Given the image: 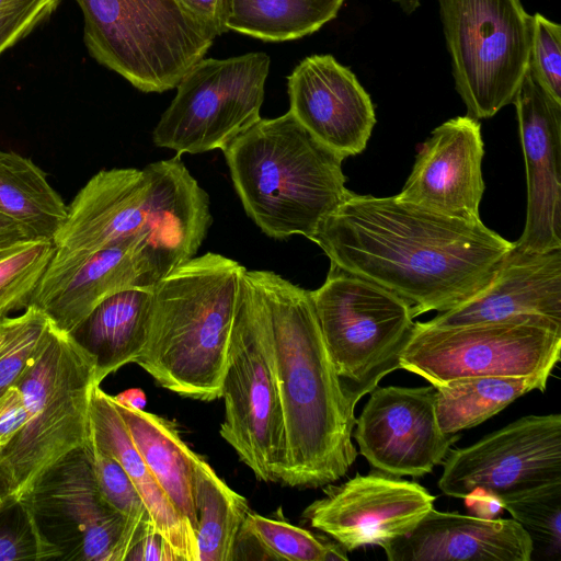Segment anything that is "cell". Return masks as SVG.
Instances as JSON below:
<instances>
[{
    "label": "cell",
    "mask_w": 561,
    "mask_h": 561,
    "mask_svg": "<svg viewBox=\"0 0 561 561\" xmlns=\"http://www.w3.org/2000/svg\"><path fill=\"white\" fill-rule=\"evenodd\" d=\"M353 437L374 470L396 477H423L442 463L460 438L438 425L433 385L376 387L369 392Z\"/></svg>",
    "instance_id": "obj_16"
},
{
    "label": "cell",
    "mask_w": 561,
    "mask_h": 561,
    "mask_svg": "<svg viewBox=\"0 0 561 561\" xmlns=\"http://www.w3.org/2000/svg\"><path fill=\"white\" fill-rule=\"evenodd\" d=\"M90 434L103 451L116 459L138 491L153 524L179 561H198L191 524L182 517L136 449L112 396L94 386L90 397Z\"/></svg>",
    "instance_id": "obj_23"
},
{
    "label": "cell",
    "mask_w": 561,
    "mask_h": 561,
    "mask_svg": "<svg viewBox=\"0 0 561 561\" xmlns=\"http://www.w3.org/2000/svg\"><path fill=\"white\" fill-rule=\"evenodd\" d=\"M112 400L139 455L195 533L194 468L197 454L183 442L173 421L125 405L113 396Z\"/></svg>",
    "instance_id": "obj_25"
},
{
    "label": "cell",
    "mask_w": 561,
    "mask_h": 561,
    "mask_svg": "<svg viewBox=\"0 0 561 561\" xmlns=\"http://www.w3.org/2000/svg\"><path fill=\"white\" fill-rule=\"evenodd\" d=\"M227 0H178V2L216 38L227 33L226 27Z\"/></svg>",
    "instance_id": "obj_39"
},
{
    "label": "cell",
    "mask_w": 561,
    "mask_h": 561,
    "mask_svg": "<svg viewBox=\"0 0 561 561\" xmlns=\"http://www.w3.org/2000/svg\"><path fill=\"white\" fill-rule=\"evenodd\" d=\"M344 0H227L226 27L265 42L312 34L333 20Z\"/></svg>",
    "instance_id": "obj_28"
},
{
    "label": "cell",
    "mask_w": 561,
    "mask_h": 561,
    "mask_svg": "<svg viewBox=\"0 0 561 561\" xmlns=\"http://www.w3.org/2000/svg\"><path fill=\"white\" fill-rule=\"evenodd\" d=\"M66 207L43 169L20 153L0 150V209L37 237L53 239Z\"/></svg>",
    "instance_id": "obj_29"
},
{
    "label": "cell",
    "mask_w": 561,
    "mask_h": 561,
    "mask_svg": "<svg viewBox=\"0 0 561 561\" xmlns=\"http://www.w3.org/2000/svg\"><path fill=\"white\" fill-rule=\"evenodd\" d=\"M456 90L468 116L513 103L529 65L533 16L520 0H438Z\"/></svg>",
    "instance_id": "obj_11"
},
{
    "label": "cell",
    "mask_w": 561,
    "mask_h": 561,
    "mask_svg": "<svg viewBox=\"0 0 561 561\" xmlns=\"http://www.w3.org/2000/svg\"><path fill=\"white\" fill-rule=\"evenodd\" d=\"M125 561H179L164 538L154 529L141 537L128 551Z\"/></svg>",
    "instance_id": "obj_40"
},
{
    "label": "cell",
    "mask_w": 561,
    "mask_h": 561,
    "mask_svg": "<svg viewBox=\"0 0 561 561\" xmlns=\"http://www.w3.org/2000/svg\"><path fill=\"white\" fill-rule=\"evenodd\" d=\"M23 500L59 560L125 561L133 546L154 529L129 523L107 504L85 445L50 467Z\"/></svg>",
    "instance_id": "obj_13"
},
{
    "label": "cell",
    "mask_w": 561,
    "mask_h": 561,
    "mask_svg": "<svg viewBox=\"0 0 561 561\" xmlns=\"http://www.w3.org/2000/svg\"><path fill=\"white\" fill-rule=\"evenodd\" d=\"M113 398L125 405L140 410H144L147 403L145 392L138 388L125 390L116 396H113Z\"/></svg>",
    "instance_id": "obj_42"
},
{
    "label": "cell",
    "mask_w": 561,
    "mask_h": 561,
    "mask_svg": "<svg viewBox=\"0 0 561 561\" xmlns=\"http://www.w3.org/2000/svg\"><path fill=\"white\" fill-rule=\"evenodd\" d=\"M528 68L538 85L561 103V26L536 13Z\"/></svg>",
    "instance_id": "obj_36"
},
{
    "label": "cell",
    "mask_w": 561,
    "mask_h": 561,
    "mask_svg": "<svg viewBox=\"0 0 561 561\" xmlns=\"http://www.w3.org/2000/svg\"><path fill=\"white\" fill-rule=\"evenodd\" d=\"M95 368L70 333L54 323L15 386L24 396L27 420L0 448V493L23 500L56 462L85 445Z\"/></svg>",
    "instance_id": "obj_6"
},
{
    "label": "cell",
    "mask_w": 561,
    "mask_h": 561,
    "mask_svg": "<svg viewBox=\"0 0 561 561\" xmlns=\"http://www.w3.org/2000/svg\"><path fill=\"white\" fill-rule=\"evenodd\" d=\"M154 289L131 287L117 291L88 316L71 334L92 358L99 385L141 355L151 328Z\"/></svg>",
    "instance_id": "obj_24"
},
{
    "label": "cell",
    "mask_w": 561,
    "mask_h": 561,
    "mask_svg": "<svg viewBox=\"0 0 561 561\" xmlns=\"http://www.w3.org/2000/svg\"><path fill=\"white\" fill-rule=\"evenodd\" d=\"M147 241L133 237L69 259L51 256L28 306L72 334L111 295L131 287L154 289Z\"/></svg>",
    "instance_id": "obj_17"
},
{
    "label": "cell",
    "mask_w": 561,
    "mask_h": 561,
    "mask_svg": "<svg viewBox=\"0 0 561 561\" xmlns=\"http://www.w3.org/2000/svg\"><path fill=\"white\" fill-rule=\"evenodd\" d=\"M27 416L24 396L14 385L0 396V448L18 434Z\"/></svg>",
    "instance_id": "obj_38"
},
{
    "label": "cell",
    "mask_w": 561,
    "mask_h": 561,
    "mask_svg": "<svg viewBox=\"0 0 561 561\" xmlns=\"http://www.w3.org/2000/svg\"><path fill=\"white\" fill-rule=\"evenodd\" d=\"M439 490L465 499L473 492L501 502L561 483V415H527L482 437L449 449Z\"/></svg>",
    "instance_id": "obj_14"
},
{
    "label": "cell",
    "mask_w": 561,
    "mask_h": 561,
    "mask_svg": "<svg viewBox=\"0 0 561 561\" xmlns=\"http://www.w3.org/2000/svg\"><path fill=\"white\" fill-rule=\"evenodd\" d=\"M3 502H4V500H3V497H2V495L0 493V506L3 504Z\"/></svg>",
    "instance_id": "obj_43"
},
{
    "label": "cell",
    "mask_w": 561,
    "mask_h": 561,
    "mask_svg": "<svg viewBox=\"0 0 561 561\" xmlns=\"http://www.w3.org/2000/svg\"><path fill=\"white\" fill-rule=\"evenodd\" d=\"M59 560V554L42 535L24 500H4L0 506V561Z\"/></svg>",
    "instance_id": "obj_34"
},
{
    "label": "cell",
    "mask_w": 561,
    "mask_h": 561,
    "mask_svg": "<svg viewBox=\"0 0 561 561\" xmlns=\"http://www.w3.org/2000/svg\"><path fill=\"white\" fill-rule=\"evenodd\" d=\"M238 539L251 540L263 553V559L288 561H346L345 551L337 542L293 525L283 517H267L257 513L247 515ZM237 539V540H238Z\"/></svg>",
    "instance_id": "obj_30"
},
{
    "label": "cell",
    "mask_w": 561,
    "mask_h": 561,
    "mask_svg": "<svg viewBox=\"0 0 561 561\" xmlns=\"http://www.w3.org/2000/svg\"><path fill=\"white\" fill-rule=\"evenodd\" d=\"M265 301L280 396L286 453L279 483L320 488L344 477L358 455L355 408L324 345L311 291L256 271Z\"/></svg>",
    "instance_id": "obj_2"
},
{
    "label": "cell",
    "mask_w": 561,
    "mask_h": 561,
    "mask_svg": "<svg viewBox=\"0 0 561 561\" xmlns=\"http://www.w3.org/2000/svg\"><path fill=\"white\" fill-rule=\"evenodd\" d=\"M210 224L208 194L179 154L142 170H102L67 205L51 239L53 256L76 257L116 241L144 238L159 283L196 255Z\"/></svg>",
    "instance_id": "obj_3"
},
{
    "label": "cell",
    "mask_w": 561,
    "mask_h": 561,
    "mask_svg": "<svg viewBox=\"0 0 561 561\" xmlns=\"http://www.w3.org/2000/svg\"><path fill=\"white\" fill-rule=\"evenodd\" d=\"M85 448L99 490L107 504L131 524H152L138 491L121 463L99 448L91 434Z\"/></svg>",
    "instance_id": "obj_35"
},
{
    "label": "cell",
    "mask_w": 561,
    "mask_h": 561,
    "mask_svg": "<svg viewBox=\"0 0 561 561\" xmlns=\"http://www.w3.org/2000/svg\"><path fill=\"white\" fill-rule=\"evenodd\" d=\"M244 271L237 261L208 252L157 284L149 337L136 364L162 388L204 402L221 398Z\"/></svg>",
    "instance_id": "obj_4"
},
{
    "label": "cell",
    "mask_w": 561,
    "mask_h": 561,
    "mask_svg": "<svg viewBox=\"0 0 561 561\" xmlns=\"http://www.w3.org/2000/svg\"><path fill=\"white\" fill-rule=\"evenodd\" d=\"M435 499L416 482L373 469L342 484H328L302 517L352 552L367 546L382 548L408 535L434 507Z\"/></svg>",
    "instance_id": "obj_15"
},
{
    "label": "cell",
    "mask_w": 561,
    "mask_h": 561,
    "mask_svg": "<svg viewBox=\"0 0 561 561\" xmlns=\"http://www.w3.org/2000/svg\"><path fill=\"white\" fill-rule=\"evenodd\" d=\"M523 316L561 324V249L531 252L513 245L479 295L426 322L457 327Z\"/></svg>",
    "instance_id": "obj_21"
},
{
    "label": "cell",
    "mask_w": 561,
    "mask_h": 561,
    "mask_svg": "<svg viewBox=\"0 0 561 561\" xmlns=\"http://www.w3.org/2000/svg\"><path fill=\"white\" fill-rule=\"evenodd\" d=\"M310 240L331 264L405 299L413 318L448 311L479 295L514 245L481 220L354 192Z\"/></svg>",
    "instance_id": "obj_1"
},
{
    "label": "cell",
    "mask_w": 561,
    "mask_h": 561,
    "mask_svg": "<svg viewBox=\"0 0 561 561\" xmlns=\"http://www.w3.org/2000/svg\"><path fill=\"white\" fill-rule=\"evenodd\" d=\"M270 57L263 51L203 58L180 80L152 139L176 154L222 150L261 119Z\"/></svg>",
    "instance_id": "obj_12"
},
{
    "label": "cell",
    "mask_w": 561,
    "mask_h": 561,
    "mask_svg": "<svg viewBox=\"0 0 561 561\" xmlns=\"http://www.w3.org/2000/svg\"><path fill=\"white\" fill-rule=\"evenodd\" d=\"M550 375L465 377L435 387L434 405L445 434L477 426L533 390L545 391Z\"/></svg>",
    "instance_id": "obj_26"
},
{
    "label": "cell",
    "mask_w": 561,
    "mask_h": 561,
    "mask_svg": "<svg viewBox=\"0 0 561 561\" xmlns=\"http://www.w3.org/2000/svg\"><path fill=\"white\" fill-rule=\"evenodd\" d=\"M54 251L51 239L42 237L0 251V322L28 306Z\"/></svg>",
    "instance_id": "obj_31"
},
{
    "label": "cell",
    "mask_w": 561,
    "mask_h": 561,
    "mask_svg": "<svg viewBox=\"0 0 561 561\" xmlns=\"http://www.w3.org/2000/svg\"><path fill=\"white\" fill-rule=\"evenodd\" d=\"M51 325L50 319L34 306L0 322V396L16 383Z\"/></svg>",
    "instance_id": "obj_32"
},
{
    "label": "cell",
    "mask_w": 561,
    "mask_h": 561,
    "mask_svg": "<svg viewBox=\"0 0 561 561\" xmlns=\"http://www.w3.org/2000/svg\"><path fill=\"white\" fill-rule=\"evenodd\" d=\"M560 353L561 324L543 317L457 327L414 322L400 369L433 386L465 377L551 375Z\"/></svg>",
    "instance_id": "obj_10"
},
{
    "label": "cell",
    "mask_w": 561,
    "mask_h": 561,
    "mask_svg": "<svg viewBox=\"0 0 561 561\" xmlns=\"http://www.w3.org/2000/svg\"><path fill=\"white\" fill-rule=\"evenodd\" d=\"M221 398L220 436L259 481L279 483L285 428L272 334L255 270L240 278Z\"/></svg>",
    "instance_id": "obj_7"
},
{
    "label": "cell",
    "mask_w": 561,
    "mask_h": 561,
    "mask_svg": "<svg viewBox=\"0 0 561 561\" xmlns=\"http://www.w3.org/2000/svg\"><path fill=\"white\" fill-rule=\"evenodd\" d=\"M195 529L198 561H231L250 506L197 454L194 468Z\"/></svg>",
    "instance_id": "obj_27"
},
{
    "label": "cell",
    "mask_w": 561,
    "mask_h": 561,
    "mask_svg": "<svg viewBox=\"0 0 561 561\" xmlns=\"http://www.w3.org/2000/svg\"><path fill=\"white\" fill-rule=\"evenodd\" d=\"M289 112L318 140L342 157L367 146L374 105L355 75L331 55L302 59L287 78Z\"/></svg>",
    "instance_id": "obj_20"
},
{
    "label": "cell",
    "mask_w": 561,
    "mask_h": 561,
    "mask_svg": "<svg viewBox=\"0 0 561 561\" xmlns=\"http://www.w3.org/2000/svg\"><path fill=\"white\" fill-rule=\"evenodd\" d=\"M548 556L561 553V483L501 502Z\"/></svg>",
    "instance_id": "obj_33"
},
{
    "label": "cell",
    "mask_w": 561,
    "mask_h": 561,
    "mask_svg": "<svg viewBox=\"0 0 561 561\" xmlns=\"http://www.w3.org/2000/svg\"><path fill=\"white\" fill-rule=\"evenodd\" d=\"M59 2L60 0H0V56L46 21Z\"/></svg>",
    "instance_id": "obj_37"
},
{
    "label": "cell",
    "mask_w": 561,
    "mask_h": 561,
    "mask_svg": "<svg viewBox=\"0 0 561 561\" xmlns=\"http://www.w3.org/2000/svg\"><path fill=\"white\" fill-rule=\"evenodd\" d=\"M382 549L389 561H529L534 543L513 518H484L433 507L412 531Z\"/></svg>",
    "instance_id": "obj_22"
},
{
    "label": "cell",
    "mask_w": 561,
    "mask_h": 561,
    "mask_svg": "<svg viewBox=\"0 0 561 561\" xmlns=\"http://www.w3.org/2000/svg\"><path fill=\"white\" fill-rule=\"evenodd\" d=\"M34 238L38 237L27 226L0 209V251Z\"/></svg>",
    "instance_id": "obj_41"
},
{
    "label": "cell",
    "mask_w": 561,
    "mask_h": 561,
    "mask_svg": "<svg viewBox=\"0 0 561 561\" xmlns=\"http://www.w3.org/2000/svg\"><path fill=\"white\" fill-rule=\"evenodd\" d=\"M243 208L268 237L311 239L346 199L345 159L288 111L261 118L222 149Z\"/></svg>",
    "instance_id": "obj_5"
},
{
    "label": "cell",
    "mask_w": 561,
    "mask_h": 561,
    "mask_svg": "<svg viewBox=\"0 0 561 561\" xmlns=\"http://www.w3.org/2000/svg\"><path fill=\"white\" fill-rule=\"evenodd\" d=\"M513 104L527 181L525 227L514 245L531 252L561 249V103L528 68Z\"/></svg>",
    "instance_id": "obj_18"
},
{
    "label": "cell",
    "mask_w": 561,
    "mask_h": 561,
    "mask_svg": "<svg viewBox=\"0 0 561 561\" xmlns=\"http://www.w3.org/2000/svg\"><path fill=\"white\" fill-rule=\"evenodd\" d=\"M73 1L90 56L146 93L175 88L215 39L178 0Z\"/></svg>",
    "instance_id": "obj_8"
},
{
    "label": "cell",
    "mask_w": 561,
    "mask_h": 561,
    "mask_svg": "<svg viewBox=\"0 0 561 561\" xmlns=\"http://www.w3.org/2000/svg\"><path fill=\"white\" fill-rule=\"evenodd\" d=\"M311 297L342 391L355 408L385 376L400 369L414 327L411 305L334 264Z\"/></svg>",
    "instance_id": "obj_9"
},
{
    "label": "cell",
    "mask_w": 561,
    "mask_h": 561,
    "mask_svg": "<svg viewBox=\"0 0 561 561\" xmlns=\"http://www.w3.org/2000/svg\"><path fill=\"white\" fill-rule=\"evenodd\" d=\"M483 156L478 119L468 115L454 117L436 127L422 144L412 171L396 196L444 216L481 220Z\"/></svg>",
    "instance_id": "obj_19"
}]
</instances>
